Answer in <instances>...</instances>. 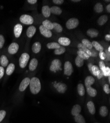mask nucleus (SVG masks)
<instances>
[{
	"instance_id": "nucleus-1",
	"label": "nucleus",
	"mask_w": 110,
	"mask_h": 123,
	"mask_svg": "<svg viewBox=\"0 0 110 123\" xmlns=\"http://www.w3.org/2000/svg\"><path fill=\"white\" fill-rule=\"evenodd\" d=\"M30 89L33 94H38L41 89V84L39 78L36 77H33L30 79Z\"/></svg>"
},
{
	"instance_id": "nucleus-2",
	"label": "nucleus",
	"mask_w": 110,
	"mask_h": 123,
	"mask_svg": "<svg viewBox=\"0 0 110 123\" xmlns=\"http://www.w3.org/2000/svg\"><path fill=\"white\" fill-rule=\"evenodd\" d=\"M79 25V20L76 18H72L69 19L66 22V26L68 29L71 30L77 28Z\"/></svg>"
},
{
	"instance_id": "nucleus-3",
	"label": "nucleus",
	"mask_w": 110,
	"mask_h": 123,
	"mask_svg": "<svg viewBox=\"0 0 110 123\" xmlns=\"http://www.w3.org/2000/svg\"><path fill=\"white\" fill-rule=\"evenodd\" d=\"M29 59L30 56L28 53H24L21 55L19 60V66L21 68H23L26 67L29 60Z\"/></svg>"
},
{
	"instance_id": "nucleus-4",
	"label": "nucleus",
	"mask_w": 110,
	"mask_h": 123,
	"mask_svg": "<svg viewBox=\"0 0 110 123\" xmlns=\"http://www.w3.org/2000/svg\"><path fill=\"white\" fill-rule=\"evenodd\" d=\"M61 66V62L58 59H55L52 61L49 69L53 72H56L58 70H62Z\"/></svg>"
},
{
	"instance_id": "nucleus-5",
	"label": "nucleus",
	"mask_w": 110,
	"mask_h": 123,
	"mask_svg": "<svg viewBox=\"0 0 110 123\" xmlns=\"http://www.w3.org/2000/svg\"><path fill=\"white\" fill-rule=\"evenodd\" d=\"M20 21L25 25H32L34 23V19L30 15L23 14L20 17Z\"/></svg>"
},
{
	"instance_id": "nucleus-6",
	"label": "nucleus",
	"mask_w": 110,
	"mask_h": 123,
	"mask_svg": "<svg viewBox=\"0 0 110 123\" xmlns=\"http://www.w3.org/2000/svg\"><path fill=\"white\" fill-rule=\"evenodd\" d=\"M73 67L71 63L69 61H66L64 64V74L70 76L73 74Z\"/></svg>"
},
{
	"instance_id": "nucleus-7",
	"label": "nucleus",
	"mask_w": 110,
	"mask_h": 123,
	"mask_svg": "<svg viewBox=\"0 0 110 123\" xmlns=\"http://www.w3.org/2000/svg\"><path fill=\"white\" fill-rule=\"evenodd\" d=\"M91 71L92 74L93 75L97 76L98 79H101L104 76L102 71L99 69L98 67L97 66L93 65L91 68Z\"/></svg>"
},
{
	"instance_id": "nucleus-8",
	"label": "nucleus",
	"mask_w": 110,
	"mask_h": 123,
	"mask_svg": "<svg viewBox=\"0 0 110 123\" xmlns=\"http://www.w3.org/2000/svg\"><path fill=\"white\" fill-rule=\"evenodd\" d=\"M39 31L40 33H41L42 35H43L45 37L49 38L52 37V34L51 30L47 29V28H45L43 25L39 26Z\"/></svg>"
},
{
	"instance_id": "nucleus-9",
	"label": "nucleus",
	"mask_w": 110,
	"mask_h": 123,
	"mask_svg": "<svg viewBox=\"0 0 110 123\" xmlns=\"http://www.w3.org/2000/svg\"><path fill=\"white\" fill-rule=\"evenodd\" d=\"M30 79L29 77H26L24 78L21 82L20 84L19 85V89L20 91L23 92L24 91L27 87L28 86V85L30 84Z\"/></svg>"
},
{
	"instance_id": "nucleus-10",
	"label": "nucleus",
	"mask_w": 110,
	"mask_h": 123,
	"mask_svg": "<svg viewBox=\"0 0 110 123\" xmlns=\"http://www.w3.org/2000/svg\"><path fill=\"white\" fill-rule=\"evenodd\" d=\"M19 49V45L16 43H13L8 47V52L11 54H16Z\"/></svg>"
},
{
	"instance_id": "nucleus-11",
	"label": "nucleus",
	"mask_w": 110,
	"mask_h": 123,
	"mask_svg": "<svg viewBox=\"0 0 110 123\" xmlns=\"http://www.w3.org/2000/svg\"><path fill=\"white\" fill-rule=\"evenodd\" d=\"M54 87L56 89L57 91L60 93L64 94L67 89V85L64 83H58L56 85H54Z\"/></svg>"
},
{
	"instance_id": "nucleus-12",
	"label": "nucleus",
	"mask_w": 110,
	"mask_h": 123,
	"mask_svg": "<svg viewBox=\"0 0 110 123\" xmlns=\"http://www.w3.org/2000/svg\"><path fill=\"white\" fill-rule=\"evenodd\" d=\"M22 29L23 27L21 24H18L15 25L14 28V34L16 38H18L20 36L22 32Z\"/></svg>"
},
{
	"instance_id": "nucleus-13",
	"label": "nucleus",
	"mask_w": 110,
	"mask_h": 123,
	"mask_svg": "<svg viewBox=\"0 0 110 123\" xmlns=\"http://www.w3.org/2000/svg\"><path fill=\"white\" fill-rule=\"evenodd\" d=\"M58 43L60 45H62V46H66L70 44L71 40L68 37H61L58 39Z\"/></svg>"
},
{
	"instance_id": "nucleus-14",
	"label": "nucleus",
	"mask_w": 110,
	"mask_h": 123,
	"mask_svg": "<svg viewBox=\"0 0 110 123\" xmlns=\"http://www.w3.org/2000/svg\"><path fill=\"white\" fill-rule=\"evenodd\" d=\"M36 28L34 26H29L27 29L26 35L28 37H32L34 36L36 32Z\"/></svg>"
},
{
	"instance_id": "nucleus-15",
	"label": "nucleus",
	"mask_w": 110,
	"mask_h": 123,
	"mask_svg": "<svg viewBox=\"0 0 110 123\" xmlns=\"http://www.w3.org/2000/svg\"><path fill=\"white\" fill-rule=\"evenodd\" d=\"M87 35L91 38L96 37L99 35L98 31L95 29H89L86 32Z\"/></svg>"
},
{
	"instance_id": "nucleus-16",
	"label": "nucleus",
	"mask_w": 110,
	"mask_h": 123,
	"mask_svg": "<svg viewBox=\"0 0 110 123\" xmlns=\"http://www.w3.org/2000/svg\"><path fill=\"white\" fill-rule=\"evenodd\" d=\"M38 65V60L36 58H33L31 60V61H30L29 64V69L30 71H34L35 70Z\"/></svg>"
},
{
	"instance_id": "nucleus-17",
	"label": "nucleus",
	"mask_w": 110,
	"mask_h": 123,
	"mask_svg": "<svg viewBox=\"0 0 110 123\" xmlns=\"http://www.w3.org/2000/svg\"><path fill=\"white\" fill-rule=\"evenodd\" d=\"M95 82V79L91 76H88L85 79V85L86 87L91 86Z\"/></svg>"
},
{
	"instance_id": "nucleus-18",
	"label": "nucleus",
	"mask_w": 110,
	"mask_h": 123,
	"mask_svg": "<svg viewBox=\"0 0 110 123\" xmlns=\"http://www.w3.org/2000/svg\"><path fill=\"white\" fill-rule=\"evenodd\" d=\"M42 12L43 15L45 18H48L51 14V9L48 6H44L42 9Z\"/></svg>"
},
{
	"instance_id": "nucleus-19",
	"label": "nucleus",
	"mask_w": 110,
	"mask_h": 123,
	"mask_svg": "<svg viewBox=\"0 0 110 123\" xmlns=\"http://www.w3.org/2000/svg\"><path fill=\"white\" fill-rule=\"evenodd\" d=\"M82 108L81 106L79 105H75L72 109L71 113L73 116H76L79 114L80 112H81Z\"/></svg>"
},
{
	"instance_id": "nucleus-20",
	"label": "nucleus",
	"mask_w": 110,
	"mask_h": 123,
	"mask_svg": "<svg viewBox=\"0 0 110 123\" xmlns=\"http://www.w3.org/2000/svg\"><path fill=\"white\" fill-rule=\"evenodd\" d=\"M87 106L90 113H91L92 115H94L95 113L96 110L93 102L92 101H88L87 104Z\"/></svg>"
},
{
	"instance_id": "nucleus-21",
	"label": "nucleus",
	"mask_w": 110,
	"mask_h": 123,
	"mask_svg": "<svg viewBox=\"0 0 110 123\" xmlns=\"http://www.w3.org/2000/svg\"><path fill=\"white\" fill-rule=\"evenodd\" d=\"M41 44L39 42L35 43L32 47V50L33 52L35 53H38L41 50Z\"/></svg>"
},
{
	"instance_id": "nucleus-22",
	"label": "nucleus",
	"mask_w": 110,
	"mask_h": 123,
	"mask_svg": "<svg viewBox=\"0 0 110 123\" xmlns=\"http://www.w3.org/2000/svg\"><path fill=\"white\" fill-rule=\"evenodd\" d=\"M50 9H51V13L54 14L60 15L62 12L61 8L57 6H53L51 8H50Z\"/></svg>"
},
{
	"instance_id": "nucleus-23",
	"label": "nucleus",
	"mask_w": 110,
	"mask_h": 123,
	"mask_svg": "<svg viewBox=\"0 0 110 123\" xmlns=\"http://www.w3.org/2000/svg\"><path fill=\"white\" fill-rule=\"evenodd\" d=\"M86 91L87 92V94L91 97H95L97 94V91L94 88L91 87V86L87 87Z\"/></svg>"
},
{
	"instance_id": "nucleus-24",
	"label": "nucleus",
	"mask_w": 110,
	"mask_h": 123,
	"mask_svg": "<svg viewBox=\"0 0 110 123\" xmlns=\"http://www.w3.org/2000/svg\"><path fill=\"white\" fill-rule=\"evenodd\" d=\"M78 51H82L83 52H85L86 54H87L90 57H91V54L90 50L88 49L87 48H86L84 46L82 43H79L78 46Z\"/></svg>"
},
{
	"instance_id": "nucleus-25",
	"label": "nucleus",
	"mask_w": 110,
	"mask_h": 123,
	"mask_svg": "<svg viewBox=\"0 0 110 123\" xmlns=\"http://www.w3.org/2000/svg\"><path fill=\"white\" fill-rule=\"evenodd\" d=\"M108 16L106 15H103L101 16L99 18V19H98V24L100 25V26H102L103 25H104L108 21Z\"/></svg>"
},
{
	"instance_id": "nucleus-26",
	"label": "nucleus",
	"mask_w": 110,
	"mask_h": 123,
	"mask_svg": "<svg viewBox=\"0 0 110 123\" xmlns=\"http://www.w3.org/2000/svg\"><path fill=\"white\" fill-rule=\"evenodd\" d=\"M82 44L86 48H87L88 49L90 50L93 48V46L92 44V43L90 42V41L87 39H83L82 40Z\"/></svg>"
},
{
	"instance_id": "nucleus-27",
	"label": "nucleus",
	"mask_w": 110,
	"mask_h": 123,
	"mask_svg": "<svg viewBox=\"0 0 110 123\" xmlns=\"http://www.w3.org/2000/svg\"><path fill=\"white\" fill-rule=\"evenodd\" d=\"M15 69V65L14 64L11 63L8 65L7 68L6 69V74L8 75H11Z\"/></svg>"
},
{
	"instance_id": "nucleus-28",
	"label": "nucleus",
	"mask_w": 110,
	"mask_h": 123,
	"mask_svg": "<svg viewBox=\"0 0 110 123\" xmlns=\"http://www.w3.org/2000/svg\"><path fill=\"white\" fill-rule=\"evenodd\" d=\"M43 25L47 29L51 30L53 29V23L50 21L49 20H45L43 22Z\"/></svg>"
},
{
	"instance_id": "nucleus-29",
	"label": "nucleus",
	"mask_w": 110,
	"mask_h": 123,
	"mask_svg": "<svg viewBox=\"0 0 110 123\" xmlns=\"http://www.w3.org/2000/svg\"><path fill=\"white\" fill-rule=\"evenodd\" d=\"M92 46L95 48V49L100 52H102V51H103L104 50V48L99 43L96 42V41H93V42L92 43Z\"/></svg>"
},
{
	"instance_id": "nucleus-30",
	"label": "nucleus",
	"mask_w": 110,
	"mask_h": 123,
	"mask_svg": "<svg viewBox=\"0 0 110 123\" xmlns=\"http://www.w3.org/2000/svg\"><path fill=\"white\" fill-rule=\"evenodd\" d=\"M0 63L3 67H6L8 64V60L5 55H2L0 58Z\"/></svg>"
},
{
	"instance_id": "nucleus-31",
	"label": "nucleus",
	"mask_w": 110,
	"mask_h": 123,
	"mask_svg": "<svg viewBox=\"0 0 110 123\" xmlns=\"http://www.w3.org/2000/svg\"><path fill=\"white\" fill-rule=\"evenodd\" d=\"M78 92L79 96H84L85 94V89L84 85L82 83H79L78 85Z\"/></svg>"
},
{
	"instance_id": "nucleus-32",
	"label": "nucleus",
	"mask_w": 110,
	"mask_h": 123,
	"mask_svg": "<svg viewBox=\"0 0 110 123\" xmlns=\"http://www.w3.org/2000/svg\"><path fill=\"white\" fill-rule=\"evenodd\" d=\"M94 9L97 13H101L103 11V6L100 3H98L95 5Z\"/></svg>"
},
{
	"instance_id": "nucleus-33",
	"label": "nucleus",
	"mask_w": 110,
	"mask_h": 123,
	"mask_svg": "<svg viewBox=\"0 0 110 123\" xmlns=\"http://www.w3.org/2000/svg\"><path fill=\"white\" fill-rule=\"evenodd\" d=\"M47 47L49 49H58L60 47V45L59 43H55V42H52V43H50L47 44L46 45Z\"/></svg>"
},
{
	"instance_id": "nucleus-34",
	"label": "nucleus",
	"mask_w": 110,
	"mask_h": 123,
	"mask_svg": "<svg viewBox=\"0 0 110 123\" xmlns=\"http://www.w3.org/2000/svg\"><path fill=\"white\" fill-rule=\"evenodd\" d=\"M99 112L102 117H106L108 114V109L105 106H102L100 108Z\"/></svg>"
},
{
	"instance_id": "nucleus-35",
	"label": "nucleus",
	"mask_w": 110,
	"mask_h": 123,
	"mask_svg": "<svg viewBox=\"0 0 110 123\" xmlns=\"http://www.w3.org/2000/svg\"><path fill=\"white\" fill-rule=\"evenodd\" d=\"M75 64L77 67H82L84 64V60L78 56L75 59Z\"/></svg>"
},
{
	"instance_id": "nucleus-36",
	"label": "nucleus",
	"mask_w": 110,
	"mask_h": 123,
	"mask_svg": "<svg viewBox=\"0 0 110 123\" xmlns=\"http://www.w3.org/2000/svg\"><path fill=\"white\" fill-rule=\"evenodd\" d=\"M77 54L78 56L81 57L83 60H88L90 57V56L87 54L82 51H78L77 52Z\"/></svg>"
},
{
	"instance_id": "nucleus-37",
	"label": "nucleus",
	"mask_w": 110,
	"mask_h": 123,
	"mask_svg": "<svg viewBox=\"0 0 110 123\" xmlns=\"http://www.w3.org/2000/svg\"><path fill=\"white\" fill-rule=\"evenodd\" d=\"M53 29L57 33H61L63 31L62 27L57 23L54 22L53 23Z\"/></svg>"
},
{
	"instance_id": "nucleus-38",
	"label": "nucleus",
	"mask_w": 110,
	"mask_h": 123,
	"mask_svg": "<svg viewBox=\"0 0 110 123\" xmlns=\"http://www.w3.org/2000/svg\"><path fill=\"white\" fill-rule=\"evenodd\" d=\"M75 120L77 123H85V121L84 117L81 115L78 114L75 116Z\"/></svg>"
},
{
	"instance_id": "nucleus-39",
	"label": "nucleus",
	"mask_w": 110,
	"mask_h": 123,
	"mask_svg": "<svg viewBox=\"0 0 110 123\" xmlns=\"http://www.w3.org/2000/svg\"><path fill=\"white\" fill-rule=\"evenodd\" d=\"M66 51V48L64 46H60L59 48L54 50V53L56 55H61L64 53Z\"/></svg>"
},
{
	"instance_id": "nucleus-40",
	"label": "nucleus",
	"mask_w": 110,
	"mask_h": 123,
	"mask_svg": "<svg viewBox=\"0 0 110 123\" xmlns=\"http://www.w3.org/2000/svg\"><path fill=\"white\" fill-rule=\"evenodd\" d=\"M99 67L100 68V70L102 71V72L103 74V75L105 76H106V66L105 64L103 61H101L99 62Z\"/></svg>"
},
{
	"instance_id": "nucleus-41",
	"label": "nucleus",
	"mask_w": 110,
	"mask_h": 123,
	"mask_svg": "<svg viewBox=\"0 0 110 123\" xmlns=\"http://www.w3.org/2000/svg\"><path fill=\"white\" fill-rule=\"evenodd\" d=\"M5 38L2 35H0V49L3 48L5 43Z\"/></svg>"
},
{
	"instance_id": "nucleus-42",
	"label": "nucleus",
	"mask_w": 110,
	"mask_h": 123,
	"mask_svg": "<svg viewBox=\"0 0 110 123\" xmlns=\"http://www.w3.org/2000/svg\"><path fill=\"white\" fill-rule=\"evenodd\" d=\"M6 115V112L5 110H1L0 111V122L2 121V120L4 119Z\"/></svg>"
},
{
	"instance_id": "nucleus-43",
	"label": "nucleus",
	"mask_w": 110,
	"mask_h": 123,
	"mask_svg": "<svg viewBox=\"0 0 110 123\" xmlns=\"http://www.w3.org/2000/svg\"><path fill=\"white\" fill-rule=\"evenodd\" d=\"M103 90L105 93L107 94H110V87L109 85L108 84H105L104 87H103Z\"/></svg>"
},
{
	"instance_id": "nucleus-44",
	"label": "nucleus",
	"mask_w": 110,
	"mask_h": 123,
	"mask_svg": "<svg viewBox=\"0 0 110 123\" xmlns=\"http://www.w3.org/2000/svg\"><path fill=\"white\" fill-rule=\"evenodd\" d=\"M90 51L91 52V57H97V56H98V53L96 51L92 49H90Z\"/></svg>"
},
{
	"instance_id": "nucleus-45",
	"label": "nucleus",
	"mask_w": 110,
	"mask_h": 123,
	"mask_svg": "<svg viewBox=\"0 0 110 123\" xmlns=\"http://www.w3.org/2000/svg\"><path fill=\"white\" fill-rule=\"evenodd\" d=\"M99 57L102 60H105L106 59L105 53L104 52H103V51H102V52H99Z\"/></svg>"
},
{
	"instance_id": "nucleus-46",
	"label": "nucleus",
	"mask_w": 110,
	"mask_h": 123,
	"mask_svg": "<svg viewBox=\"0 0 110 123\" xmlns=\"http://www.w3.org/2000/svg\"><path fill=\"white\" fill-rule=\"evenodd\" d=\"M53 3L56 5H62L64 3V0H53Z\"/></svg>"
},
{
	"instance_id": "nucleus-47",
	"label": "nucleus",
	"mask_w": 110,
	"mask_h": 123,
	"mask_svg": "<svg viewBox=\"0 0 110 123\" xmlns=\"http://www.w3.org/2000/svg\"><path fill=\"white\" fill-rule=\"evenodd\" d=\"M5 70L3 67H0V79H1L4 75Z\"/></svg>"
},
{
	"instance_id": "nucleus-48",
	"label": "nucleus",
	"mask_w": 110,
	"mask_h": 123,
	"mask_svg": "<svg viewBox=\"0 0 110 123\" xmlns=\"http://www.w3.org/2000/svg\"><path fill=\"white\" fill-rule=\"evenodd\" d=\"M105 55H106V61H109L110 59V52H109L107 50H106L105 51Z\"/></svg>"
},
{
	"instance_id": "nucleus-49",
	"label": "nucleus",
	"mask_w": 110,
	"mask_h": 123,
	"mask_svg": "<svg viewBox=\"0 0 110 123\" xmlns=\"http://www.w3.org/2000/svg\"><path fill=\"white\" fill-rule=\"evenodd\" d=\"M110 75V69L109 67H106V76H109Z\"/></svg>"
},
{
	"instance_id": "nucleus-50",
	"label": "nucleus",
	"mask_w": 110,
	"mask_h": 123,
	"mask_svg": "<svg viewBox=\"0 0 110 123\" xmlns=\"http://www.w3.org/2000/svg\"><path fill=\"white\" fill-rule=\"evenodd\" d=\"M27 2L29 4L33 5V4H36L38 2V1H37V0H28Z\"/></svg>"
},
{
	"instance_id": "nucleus-51",
	"label": "nucleus",
	"mask_w": 110,
	"mask_h": 123,
	"mask_svg": "<svg viewBox=\"0 0 110 123\" xmlns=\"http://www.w3.org/2000/svg\"><path fill=\"white\" fill-rule=\"evenodd\" d=\"M93 66V65L92 64H91V63H89V64H88V68H89V71H91V73L92 74V71H91V68H92V66Z\"/></svg>"
},
{
	"instance_id": "nucleus-52",
	"label": "nucleus",
	"mask_w": 110,
	"mask_h": 123,
	"mask_svg": "<svg viewBox=\"0 0 110 123\" xmlns=\"http://www.w3.org/2000/svg\"><path fill=\"white\" fill-rule=\"evenodd\" d=\"M105 39L107 41H108V42H110V35L109 34H108V35H106L105 36Z\"/></svg>"
},
{
	"instance_id": "nucleus-53",
	"label": "nucleus",
	"mask_w": 110,
	"mask_h": 123,
	"mask_svg": "<svg viewBox=\"0 0 110 123\" xmlns=\"http://www.w3.org/2000/svg\"><path fill=\"white\" fill-rule=\"evenodd\" d=\"M106 10H107V11L109 13L110 12V5H108L107 6H106Z\"/></svg>"
},
{
	"instance_id": "nucleus-54",
	"label": "nucleus",
	"mask_w": 110,
	"mask_h": 123,
	"mask_svg": "<svg viewBox=\"0 0 110 123\" xmlns=\"http://www.w3.org/2000/svg\"><path fill=\"white\" fill-rule=\"evenodd\" d=\"M72 2H81V1H80V0H72Z\"/></svg>"
},
{
	"instance_id": "nucleus-55",
	"label": "nucleus",
	"mask_w": 110,
	"mask_h": 123,
	"mask_svg": "<svg viewBox=\"0 0 110 123\" xmlns=\"http://www.w3.org/2000/svg\"><path fill=\"white\" fill-rule=\"evenodd\" d=\"M108 51L109 52H110V46H109V47H108Z\"/></svg>"
},
{
	"instance_id": "nucleus-56",
	"label": "nucleus",
	"mask_w": 110,
	"mask_h": 123,
	"mask_svg": "<svg viewBox=\"0 0 110 123\" xmlns=\"http://www.w3.org/2000/svg\"><path fill=\"white\" fill-rule=\"evenodd\" d=\"M108 78H109V83H110V76H108Z\"/></svg>"
},
{
	"instance_id": "nucleus-57",
	"label": "nucleus",
	"mask_w": 110,
	"mask_h": 123,
	"mask_svg": "<svg viewBox=\"0 0 110 123\" xmlns=\"http://www.w3.org/2000/svg\"><path fill=\"white\" fill-rule=\"evenodd\" d=\"M105 1L106 2H110V0H109V1Z\"/></svg>"
},
{
	"instance_id": "nucleus-58",
	"label": "nucleus",
	"mask_w": 110,
	"mask_h": 123,
	"mask_svg": "<svg viewBox=\"0 0 110 123\" xmlns=\"http://www.w3.org/2000/svg\"></svg>"
}]
</instances>
